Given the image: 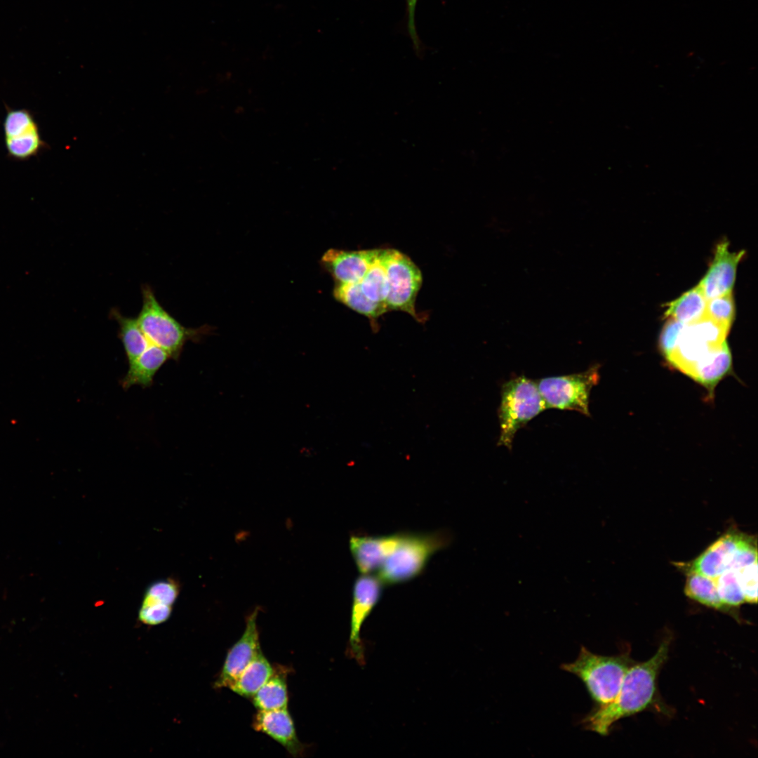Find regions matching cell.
Returning <instances> with one entry per match:
<instances>
[{
  "mask_svg": "<svg viewBox=\"0 0 758 758\" xmlns=\"http://www.w3.org/2000/svg\"><path fill=\"white\" fill-rule=\"evenodd\" d=\"M141 291L142 305L136 318L139 326L149 342L164 350L171 359H179L188 341L199 342L212 332L213 328L207 325L185 327L161 306L151 286L142 285Z\"/></svg>",
  "mask_w": 758,
  "mask_h": 758,
  "instance_id": "obj_3",
  "label": "cell"
},
{
  "mask_svg": "<svg viewBox=\"0 0 758 758\" xmlns=\"http://www.w3.org/2000/svg\"><path fill=\"white\" fill-rule=\"evenodd\" d=\"M169 358L159 347L153 344L149 345L137 359L128 364V370L121 380L122 387L127 390L135 385L150 387L156 373Z\"/></svg>",
  "mask_w": 758,
  "mask_h": 758,
  "instance_id": "obj_17",
  "label": "cell"
},
{
  "mask_svg": "<svg viewBox=\"0 0 758 758\" xmlns=\"http://www.w3.org/2000/svg\"><path fill=\"white\" fill-rule=\"evenodd\" d=\"M731 356L726 343L719 350L698 364L690 377L707 387H712L729 370Z\"/></svg>",
  "mask_w": 758,
  "mask_h": 758,
  "instance_id": "obj_24",
  "label": "cell"
},
{
  "mask_svg": "<svg viewBox=\"0 0 758 758\" xmlns=\"http://www.w3.org/2000/svg\"><path fill=\"white\" fill-rule=\"evenodd\" d=\"M744 255V251L731 252L727 241L717 245L712 262L698 284L707 300L731 293L737 266Z\"/></svg>",
  "mask_w": 758,
  "mask_h": 758,
  "instance_id": "obj_14",
  "label": "cell"
},
{
  "mask_svg": "<svg viewBox=\"0 0 758 758\" xmlns=\"http://www.w3.org/2000/svg\"><path fill=\"white\" fill-rule=\"evenodd\" d=\"M634 663L629 651L608 656L582 646L576 660L561 667L577 676L597 707H601L616 698L627 670Z\"/></svg>",
  "mask_w": 758,
  "mask_h": 758,
  "instance_id": "obj_4",
  "label": "cell"
},
{
  "mask_svg": "<svg viewBox=\"0 0 758 758\" xmlns=\"http://www.w3.org/2000/svg\"><path fill=\"white\" fill-rule=\"evenodd\" d=\"M727 327L707 317L684 325L673 350L665 357L676 368L690 375L693 369L726 343Z\"/></svg>",
  "mask_w": 758,
  "mask_h": 758,
  "instance_id": "obj_6",
  "label": "cell"
},
{
  "mask_svg": "<svg viewBox=\"0 0 758 758\" xmlns=\"http://www.w3.org/2000/svg\"><path fill=\"white\" fill-rule=\"evenodd\" d=\"M599 378V366L594 365L581 373L544 378L536 383L547 408L576 411L589 416L590 391Z\"/></svg>",
  "mask_w": 758,
  "mask_h": 758,
  "instance_id": "obj_8",
  "label": "cell"
},
{
  "mask_svg": "<svg viewBox=\"0 0 758 758\" xmlns=\"http://www.w3.org/2000/svg\"><path fill=\"white\" fill-rule=\"evenodd\" d=\"M179 594V587L171 579L152 583L145 592L143 602L162 604L173 606Z\"/></svg>",
  "mask_w": 758,
  "mask_h": 758,
  "instance_id": "obj_28",
  "label": "cell"
},
{
  "mask_svg": "<svg viewBox=\"0 0 758 758\" xmlns=\"http://www.w3.org/2000/svg\"><path fill=\"white\" fill-rule=\"evenodd\" d=\"M670 639H664L648 660L634 663L627 670L616 698L609 704L597 707L583 718L581 724L601 736L609 734L612 726L621 719L651 707L663 712L667 708L658 700V677L667 660Z\"/></svg>",
  "mask_w": 758,
  "mask_h": 758,
  "instance_id": "obj_1",
  "label": "cell"
},
{
  "mask_svg": "<svg viewBox=\"0 0 758 758\" xmlns=\"http://www.w3.org/2000/svg\"><path fill=\"white\" fill-rule=\"evenodd\" d=\"M361 292L368 300L388 312L386 300L389 286L384 265L382 248H378L377 257L364 277L357 282Z\"/></svg>",
  "mask_w": 758,
  "mask_h": 758,
  "instance_id": "obj_20",
  "label": "cell"
},
{
  "mask_svg": "<svg viewBox=\"0 0 758 758\" xmlns=\"http://www.w3.org/2000/svg\"><path fill=\"white\" fill-rule=\"evenodd\" d=\"M385 586L380 578L372 573L361 574L354 583L349 651L361 665L364 663L361 630L364 623L380 601Z\"/></svg>",
  "mask_w": 758,
  "mask_h": 758,
  "instance_id": "obj_10",
  "label": "cell"
},
{
  "mask_svg": "<svg viewBox=\"0 0 758 758\" xmlns=\"http://www.w3.org/2000/svg\"><path fill=\"white\" fill-rule=\"evenodd\" d=\"M382 256L389 286L386 300L388 312H405L416 321L423 322L425 316L417 313L415 307L423 282L420 269L408 256L397 249L382 248Z\"/></svg>",
  "mask_w": 758,
  "mask_h": 758,
  "instance_id": "obj_7",
  "label": "cell"
},
{
  "mask_svg": "<svg viewBox=\"0 0 758 758\" xmlns=\"http://www.w3.org/2000/svg\"><path fill=\"white\" fill-rule=\"evenodd\" d=\"M400 533L401 532L380 536H350V552L361 574L378 572L397 544Z\"/></svg>",
  "mask_w": 758,
  "mask_h": 758,
  "instance_id": "obj_16",
  "label": "cell"
},
{
  "mask_svg": "<svg viewBox=\"0 0 758 758\" xmlns=\"http://www.w3.org/2000/svg\"><path fill=\"white\" fill-rule=\"evenodd\" d=\"M109 315L119 325V337L130 364L147 348L149 340L140 328L137 319L122 315L117 308H112Z\"/></svg>",
  "mask_w": 758,
  "mask_h": 758,
  "instance_id": "obj_23",
  "label": "cell"
},
{
  "mask_svg": "<svg viewBox=\"0 0 758 758\" xmlns=\"http://www.w3.org/2000/svg\"><path fill=\"white\" fill-rule=\"evenodd\" d=\"M705 316L730 328L735 316L732 293H729L707 300Z\"/></svg>",
  "mask_w": 758,
  "mask_h": 758,
  "instance_id": "obj_27",
  "label": "cell"
},
{
  "mask_svg": "<svg viewBox=\"0 0 758 758\" xmlns=\"http://www.w3.org/2000/svg\"><path fill=\"white\" fill-rule=\"evenodd\" d=\"M684 593L690 599L721 612L727 613L739 621V612L735 611L721 600L716 587L714 578L700 573L688 571Z\"/></svg>",
  "mask_w": 758,
  "mask_h": 758,
  "instance_id": "obj_18",
  "label": "cell"
},
{
  "mask_svg": "<svg viewBox=\"0 0 758 758\" xmlns=\"http://www.w3.org/2000/svg\"><path fill=\"white\" fill-rule=\"evenodd\" d=\"M258 613V609H255L247 617L245 630L229 650L219 677L214 684L215 688H229L261 652L256 624Z\"/></svg>",
  "mask_w": 758,
  "mask_h": 758,
  "instance_id": "obj_11",
  "label": "cell"
},
{
  "mask_svg": "<svg viewBox=\"0 0 758 758\" xmlns=\"http://www.w3.org/2000/svg\"><path fill=\"white\" fill-rule=\"evenodd\" d=\"M333 295L339 302L366 317L370 320L373 329L377 331L378 319L385 312L365 298L357 283L335 284Z\"/></svg>",
  "mask_w": 758,
  "mask_h": 758,
  "instance_id": "obj_21",
  "label": "cell"
},
{
  "mask_svg": "<svg viewBox=\"0 0 758 758\" xmlns=\"http://www.w3.org/2000/svg\"><path fill=\"white\" fill-rule=\"evenodd\" d=\"M3 129L8 155L15 160L27 161L48 147L33 113L27 109L7 108Z\"/></svg>",
  "mask_w": 758,
  "mask_h": 758,
  "instance_id": "obj_9",
  "label": "cell"
},
{
  "mask_svg": "<svg viewBox=\"0 0 758 758\" xmlns=\"http://www.w3.org/2000/svg\"><path fill=\"white\" fill-rule=\"evenodd\" d=\"M547 408L536 382L521 375L505 383L498 410L500 433L498 446L512 449L517 432Z\"/></svg>",
  "mask_w": 758,
  "mask_h": 758,
  "instance_id": "obj_5",
  "label": "cell"
},
{
  "mask_svg": "<svg viewBox=\"0 0 758 758\" xmlns=\"http://www.w3.org/2000/svg\"><path fill=\"white\" fill-rule=\"evenodd\" d=\"M171 612V606L142 601L138 618L145 625H157L166 622L170 618Z\"/></svg>",
  "mask_w": 758,
  "mask_h": 758,
  "instance_id": "obj_30",
  "label": "cell"
},
{
  "mask_svg": "<svg viewBox=\"0 0 758 758\" xmlns=\"http://www.w3.org/2000/svg\"><path fill=\"white\" fill-rule=\"evenodd\" d=\"M684 325L677 320L668 318L663 328L659 340L660 347L665 357L673 350Z\"/></svg>",
  "mask_w": 758,
  "mask_h": 758,
  "instance_id": "obj_31",
  "label": "cell"
},
{
  "mask_svg": "<svg viewBox=\"0 0 758 758\" xmlns=\"http://www.w3.org/2000/svg\"><path fill=\"white\" fill-rule=\"evenodd\" d=\"M252 726L256 731L271 737L283 746L293 757H302L305 747L299 740L293 721L286 708L258 710L254 715Z\"/></svg>",
  "mask_w": 758,
  "mask_h": 758,
  "instance_id": "obj_15",
  "label": "cell"
},
{
  "mask_svg": "<svg viewBox=\"0 0 758 758\" xmlns=\"http://www.w3.org/2000/svg\"><path fill=\"white\" fill-rule=\"evenodd\" d=\"M745 602H757V561L735 570Z\"/></svg>",
  "mask_w": 758,
  "mask_h": 758,
  "instance_id": "obj_29",
  "label": "cell"
},
{
  "mask_svg": "<svg viewBox=\"0 0 758 758\" xmlns=\"http://www.w3.org/2000/svg\"><path fill=\"white\" fill-rule=\"evenodd\" d=\"M714 580L722 602L729 608L738 611L737 609L745 602V599L736 571L732 569L726 570Z\"/></svg>",
  "mask_w": 758,
  "mask_h": 758,
  "instance_id": "obj_26",
  "label": "cell"
},
{
  "mask_svg": "<svg viewBox=\"0 0 758 758\" xmlns=\"http://www.w3.org/2000/svg\"><path fill=\"white\" fill-rule=\"evenodd\" d=\"M378 253V248L358 251L329 248L321 256L320 264L335 284L357 283L364 277Z\"/></svg>",
  "mask_w": 758,
  "mask_h": 758,
  "instance_id": "obj_13",
  "label": "cell"
},
{
  "mask_svg": "<svg viewBox=\"0 0 758 758\" xmlns=\"http://www.w3.org/2000/svg\"><path fill=\"white\" fill-rule=\"evenodd\" d=\"M408 11V30L414 46L418 48V39L415 25V10L417 0H406Z\"/></svg>",
  "mask_w": 758,
  "mask_h": 758,
  "instance_id": "obj_32",
  "label": "cell"
},
{
  "mask_svg": "<svg viewBox=\"0 0 758 758\" xmlns=\"http://www.w3.org/2000/svg\"><path fill=\"white\" fill-rule=\"evenodd\" d=\"M748 536L735 528L729 529L697 558L684 565V570L715 578L724 571L731 569L738 549Z\"/></svg>",
  "mask_w": 758,
  "mask_h": 758,
  "instance_id": "obj_12",
  "label": "cell"
},
{
  "mask_svg": "<svg viewBox=\"0 0 758 758\" xmlns=\"http://www.w3.org/2000/svg\"><path fill=\"white\" fill-rule=\"evenodd\" d=\"M451 540L444 531L432 533L401 532L399 538L378 571L385 585L414 579L425 570L432 556L446 547Z\"/></svg>",
  "mask_w": 758,
  "mask_h": 758,
  "instance_id": "obj_2",
  "label": "cell"
},
{
  "mask_svg": "<svg viewBox=\"0 0 758 758\" xmlns=\"http://www.w3.org/2000/svg\"><path fill=\"white\" fill-rule=\"evenodd\" d=\"M273 673V667L260 652L229 688L242 697L252 698Z\"/></svg>",
  "mask_w": 758,
  "mask_h": 758,
  "instance_id": "obj_22",
  "label": "cell"
},
{
  "mask_svg": "<svg viewBox=\"0 0 758 758\" xmlns=\"http://www.w3.org/2000/svg\"><path fill=\"white\" fill-rule=\"evenodd\" d=\"M258 710H272L287 707L288 691L284 673H274L252 697Z\"/></svg>",
  "mask_w": 758,
  "mask_h": 758,
  "instance_id": "obj_25",
  "label": "cell"
},
{
  "mask_svg": "<svg viewBox=\"0 0 758 758\" xmlns=\"http://www.w3.org/2000/svg\"><path fill=\"white\" fill-rule=\"evenodd\" d=\"M707 299L698 285L667 304L665 316L684 324L696 322L705 317Z\"/></svg>",
  "mask_w": 758,
  "mask_h": 758,
  "instance_id": "obj_19",
  "label": "cell"
}]
</instances>
